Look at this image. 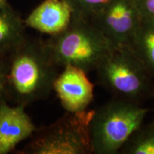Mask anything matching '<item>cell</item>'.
<instances>
[{
    "mask_svg": "<svg viewBox=\"0 0 154 154\" xmlns=\"http://www.w3.org/2000/svg\"><path fill=\"white\" fill-rule=\"evenodd\" d=\"M8 101L26 107L54 91L59 67L50 59L44 40L27 36L7 58Z\"/></svg>",
    "mask_w": 154,
    "mask_h": 154,
    "instance_id": "obj_1",
    "label": "cell"
},
{
    "mask_svg": "<svg viewBox=\"0 0 154 154\" xmlns=\"http://www.w3.org/2000/svg\"><path fill=\"white\" fill-rule=\"evenodd\" d=\"M44 43L56 66L77 67L87 74L96 70L113 47L89 21L74 17L64 30L49 36Z\"/></svg>",
    "mask_w": 154,
    "mask_h": 154,
    "instance_id": "obj_2",
    "label": "cell"
},
{
    "mask_svg": "<svg viewBox=\"0 0 154 154\" xmlns=\"http://www.w3.org/2000/svg\"><path fill=\"white\" fill-rule=\"evenodd\" d=\"M95 72L100 84L116 98L139 103L154 92L153 76L128 45H113Z\"/></svg>",
    "mask_w": 154,
    "mask_h": 154,
    "instance_id": "obj_3",
    "label": "cell"
},
{
    "mask_svg": "<svg viewBox=\"0 0 154 154\" xmlns=\"http://www.w3.org/2000/svg\"><path fill=\"white\" fill-rule=\"evenodd\" d=\"M148 109L115 97L94 111L90 126L93 153L116 154L131 135L143 125Z\"/></svg>",
    "mask_w": 154,
    "mask_h": 154,
    "instance_id": "obj_4",
    "label": "cell"
},
{
    "mask_svg": "<svg viewBox=\"0 0 154 154\" xmlns=\"http://www.w3.org/2000/svg\"><path fill=\"white\" fill-rule=\"evenodd\" d=\"M95 110L66 112L54 122L36 128L19 154L93 153L90 126Z\"/></svg>",
    "mask_w": 154,
    "mask_h": 154,
    "instance_id": "obj_5",
    "label": "cell"
},
{
    "mask_svg": "<svg viewBox=\"0 0 154 154\" xmlns=\"http://www.w3.org/2000/svg\"><path fill=\"white\" fill-rule=\"evenodd\" d=\"M89 22L113 45H129L141 19L132 0H111Z\"/></svg>",
    "mask_w": 154,
    "mask_h": 154,
    "instance_id": "obj_6",
    "label": "cell"
},
{
    "mask_svg": "<svg viewBox=\"0 0 154 154\" xmlns=\"http://www.w3.org/2000/svg\"><path fill=\"white\" fill-rule=\"evenodd\" d=\"M94 90L87 73L71 66L63 67L54 84V91L66 112L86 110L94 100Z\"/></svg>",
    "mask_w": 154,
    "mask_h": 154,
    "instance_id": "obj_7",
    "label": "cell"
},
{
    "mask_svg": "<svg viewBox=\"0 0 154 154\" xmlns=\"http://www.w3.org/2000/svg\"><path fill=\"white\" fill-rule=\"evenodd\" d=\"M24 106H11L0 101V154H7L21 142L29 138L36 129Z\"/></svg>",
    "mask_w": 154,
    "mask_h": 154,
    "instance_id": "obj_8",
    "label": "cell"
},
{
    "mask_svg": "<svg viewBox=\"0 0 154 154\" xmlns=\"http://www.w3.org/2000/svg\"><path fill=\"white\" fill-rule=\"evenodd\" d=\"M72 10L65 0H44L24 19L26 27L53 36L70 24Z\"/></svg>",
    "mask_w": 154,
    "mask_h": 154,
    "instance_id": "obj_9",
    "label": "cell"
},
{
    "mask_svg": "<svg viewBox=\"0 0 154 154\" xmlns=\"http://www.w3.org/2000/svg\"><path fill=\"white\" fill-rule=\"evenodd\" d=\"M24 20L9 3L0 4V59H7L28 35Z\"/></svg>",
    "mask_w": 154,
    "mask_h": 154,
    "instance_id": "obj_10",
    "label": "cell"
},
{
    "mask_svg": "<svg viewBox=\"0 0 154 154\" xmlns=\"http://www.w3.org/2000/svg\"><path fill=\"white\" fill-rule=\"evenodd\" d=\"M128 46L154 78V22H141Z\"/></svg>",
    "mask_w": 154,
    "mask_h": 154,
    "instance_id": "obj_11",
    "label": "cell"
},
{
    "mask_svg": "<svg viewBox=\"0 0 154 154\" xmlns=\"http://www.w3.org/2000/svg\"><path fill=\"white\" fill-rule=\"evenodd\" d=\"M119 153L154 154V121L141 125L121 148Z\"/></svg>",
    "mask_w": 154,
    "mask_h": 154,
    "instance_id": "obj_12",
    "label": "cell"
},
{
    "mask_svg": "<svg viewBox=\"0 0 154 154\" xmlns=\"http://www.w3.org/2000/svg\"><path fill=\"white\" fill-rule=\"evenodd\" d=\"M70 6L73 17L90 21L111 0H65Z\"/></svg>",
    "mask_w": 154,
    "mask_h": 154,
    "instance_id": "obj_13",
    "label": "cell"
},
{
    "mask_svg": "<svg viewBox=\"0 0 154 154\" xmlns=\"http://www.w3.org/2000/svg\"><path fill=\"white\" fill-rule=\"evenodd\" d=\"M141 22H154V0H132Z\"/></svg>",
    "mask_w": 154,
    "mask_h": 154,
    "instance_id": "obj_14",
    "label": "cell"
},
{
    "mask_svg": "<svg viewBox=\"0 0 154 154\" xmlns=\"http://www.w3.org/2000/svg\"><path fill=\"white\" fill-rule=\"evenodd\" d=\"M7 59H0V101H9L7 96Z\"/></svg>",
    "mask_w": 154,
    "mask_h": 154,
    "instance_id": "obj_15",
    "label": "cell"
},
{
    "mask_svg": "<svg viewBox=\"0 0 154 154\" xmlns=\"http://www.w3.org/2000/svg\"><path fill=\"white\" fill-rule=\"evenodd\" d=\"M7 2V0H0V4Z\"/></svg>",
    "mask_w": 154,
    "mask_h": 154,
    "instance_id": "obj_16",
    "label": "cell"
},
{
    "mask_svg": "<svg viewBox=\"0 0 154 154\" xmlns=\"http://www.w3.org/2000/svg\"><path fill=\"white\" fill-rule=\"evenodd\" d=\"M153 121H154V119H153Z\"/></svg>",
    "mask_w": 154,
    "mask_h": 154,
    "instance_id": "obj_17",
    "label": "cell"
}]
</instances>
